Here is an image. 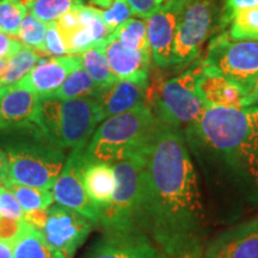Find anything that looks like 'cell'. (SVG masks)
I'll return each instance as SVG.
<instances>
[{"label":"cell","instance_id":"cell-36","mask_svg":"<svg viewBox=\"0 0 258 258\" xmlns=\"http://www.w3.org/2000/svg\"><path fill=\"white\" fill-rule=\"evenodd\" d=\"M135 16L146 19L153 15L166 0H127Z\"/></svg>","mask_w":258,"mask_h":258},{"label":"cell","instance_id":"cell-7","mask_svg":"<svg viewBox=\"0 0 258 258\" xmlns=\"http://www.w3.org/2000/svg\"><path fill=\"white\" fill-rule=\"evenodd\" d=\"M144 151L112 164L117 188L111 201L102 207L99 226L103 232L139 227L144 184Z\"/></svg>","mask_w":258,"mask_h":258},{"label":"cell","instance_id":"cell-6","mask_svg":"<svg viewBox=\"0 0 258 258\" xmlns=\"http://www.w3.org/2000/svg\"><path fill=\"white\" fill-rule=\"evenodd\" d=\"M200 61L188 70L167 80L148 88L146 104L160 121L184 129L196 123L206 110L205 103L198 90L201 73Z\"/></svg>","mask_w":258,"mask_h":258},{"label":"cell","instance_id":"cell-16","mask_svg":"<svg viewBox=\"0 0 258 258\" xmlns=\"http://www.w3.org/2000/svg\"><path fill=\"white\" fill-rule=\"evenodd\" d=\"M40 96L21 82L0 88V131L36 124Z\"/></svg>","mask_w":258,"mask_h":258},{"label":"cell","instance_id":"cell-3","mask_svg":"<svg viewBox=\"0 0 258 258\" xmlns=\"http://www.w3.org/2000/svg\"><path fill=\"white\" fill-rule=\"evenodd\" d=\"M0 148L8 157L9 182L34 188L53 189L67 160L37 124L0 131Z\"/></svg>","mask_w":258,"mask_h":258},{"label":"cell","instance_id":"cell-39","mask_svg":"<svg viewBox=\"0 0 258 258\" xmlns=\"http://www.w3.org/2000/svg\"><path fill=\"white\" fill-rule=\"evenodd\" d=\"M257 104H258V77L250 91L243 97L241 106H243V108H247V106H253Z\"/></svg>","mask_w":258,"mask_h":258},{"label":"cell","instance_id":"cell-23","mask_svg":"<svg viewBox=\"0 0 258 258\" xmlns=\"http://www.w3.org/2000/svg\"><path fill=\"white\" fill-rule=\"evenodd\" d=\"M42 57H44V55L23 44V47L6 62L4 72L0 74V88L21 82L31 72Z\"/></svg>","mask_w":258,"mask_h":258},{"label":"cell","instance_id":"cell-10","mask_svg":"<svg viewBox=\"0 0 258 258\" xmlns=\"http://www.w3.org/2000/svg\"><path fill=\"white\" fill-rule=\"evenodd\" d=\"M67 54L79 55L106 40L112 32L102 18V11L79 5L55 22Z\"/></svg>","mask_w":258,"mask_h":258},{"label":"cell","instance_id":"cell-35","mask_svg":"<svg viewBox=\"0 0 258 258\" xmlns=\"http://www.w3.org/2000/svg\"><path fill=\"white\" fill-rule=\"evenodd\" d=\"M258 8V0H225L224 8L220 14V22H219V29L224 30L228 27L230 21L235 12L243 9Z\"/></svg>","mask_w":258,"mask_h":258},{"label":"cell","instance_id":"cell-2","mask_svg":"<svg viewBox=\"0 0 258 258\" xmlns=\"http://www.w3.org/2000/svg\"><path fill=\"white\" fill-rule=\"evenodd\" d=\"M183 133L201 169L207 213L215 221L231 224L258 207V105L207 106Z\"/></svg>","mask_w":258,"mask_h":258},{"label":"cell","instance_id":"cell-1","mask_svg":"<svg viewBox=\"0 0 258 258\" xmlns=\"http://www.w3.org/2000/svg\"><path fill=\"white\" fill-rule=\"evenodd\" d=\"M138 226L169 258H201L207 211L183 129L158 118L144 151Z\"/></svg>","mask_w":258,"mask_h":258},{"label":"cell","instance_id":"cell-29","mask_svg":"<svg viewBox=\"0 0 258 258\" xmlns=\"http://www.w3.org/2000/svg\"><path fill=\"white\" fill-rule=\"evenodd\" d=\"M47 23L35 17L34 15L28 14L22 22L18 31V40L24 46L30 47L31 49L38 51L46 56L44 53V37H46Z\"/></svg>","mask_w":258,"mask_h":258},{"label":"cell","instance_id":"cell-15","mask_svg":"<svg viewBox=\"0 0 258 258\" xmlns=\"http://www.w3.org/2000/svg\"><path fill=\"white\" fill-rule=\"evenodd\" d=\"M201 258H258V217L213 237L206 243Z\"/></svg>","mask_w":258,"mask_h":258},{"label":"cell","instance_id":"cell-24","mask_svg":"<svg viewBox=\"0 0 258 258\" xmlns=\"http://www.w3.org/2000/svg\"><path fill=\"white\" fill-rule=\"evenodd\" d=\"M82 59L83 69L88 72L91 79L99 89L111 85L118 80L112 73L109 66L104 51L102 49L101 43L90 48L84 53L79 54Z\"/></svg>","mask_w":258,"mask_h":258},{"label":"cell","instance_id":"cell-43","mask_svg":"<svg viewBox=\"0 0 258 258\" xmlns=\"http://www.w3.org/2000/svg\"><path fill=\"white\" fill-rule=\"evenodd\" d=\"M34 2H35V0H19V3H21L22 5H24L27 9L29 8V5L32 4Z\"/></svg>","mask_w":258,"mask_h":258},{"label":"cell","instance_id":"cell-22","mask_svg":"<svg viewBox=\"0 0 258 258\" xmlns=\"http://www.w3.org/2000/svg\"><path fill=\"white\" fill-rule=\"evenodd\" d=\"M14 258H70L48 244L41 231L28 226L14 244Z\"/></svg>","mask_w":258,"mask_h":258},{"label":"cell","instance_id":"cell-12","mask_svg":"<svg viewBox=\"0 0 258 258\" xmlns=\"http://www.w3.org/2000/svg\"><path fill=\"white\" fill-rule=\"evenodd\" d=\"M85 148H73L67 157L66 164L53 186V195L59 205L80 213L93 225L98 226L101 211L86 194L82 178L83 153Z\"/></svg>","mask_w":258,"mask_h":258},{"label":"cell","instance_id":"cell-40","mask_svg":"<svg viewBox=\"0 0 258 258\" xmlns=\"http://www.w3.org/2000/svg\"><path fill=\"white\" fill-rule=\"evenodd\" d=\"M9 182L8 157L3 148H0V184L5 185Z\"/></svg>","mask_w":258,"mask_h":258},{"label":"cell","instance_id":"cell-26","mask_svg":"<svg viewBox=\"0 0 258 258\" xmlns=\"http://www.w3.org/2000/svg\"><path fill=\"white\" fill-rule=\"evenodd\" d=\"M5 186L16 196L24 213L36 209H48L54 201L53 191L50 190L22 185L14 182H8Z\"/></svg>","mask_w":258,"mask_h":258},{"label":"cell","instance_id":"cell-31","mask_svg":"<svg viewBox=\"0 0 258 258\" xmlns=\"http://www.w3.org/2000/svg\"><path fill=\"white\" fill-rule=\"evenodd\" d=\"M132 16H134V14L127 0H114L110 8L102 11L103 21L111 32L128 22Z\"/></svg>","mask_w":258,"mask_h":258},{"label":"cell","instance_id":"cell-28","mask_svg":"<svg viewBox=\"0 0 258 258\" xmlns=\"http://www.w3.org/2000/svg\"><path fill=\"white\" fill-rule=\"evenodd\" d=\"M83 4L84 0H35L29 5L28 10L44 23H50Z\"/></svg>","mask_w":258,"mask_h":258},{"label":"cell","instance_id":"cell-30","mask_svg":"<svg viewBox=\"0 0 258 258\" xmlns=\"http://www.w3.org/2000/svg\"><path fill=\"white\" fill-rule=\"evenodd\" d=\"M29 10L19 0H0V30L17 37Z\"/></svg>","mask_w":258,"mask_h":258},{"label":"cell","instance_id":"cell-25","mask_svg":"<svg viewBox=\"0 0 258 258\" xmlns=\"http://www.w3.org/2000/svg\"><path fill=\"white\" fill-rule=\"evenodd\" d=\"M98 89L99 88L91 79L88 72L83 69V66H80L69 74L62 85L53 95L47 97H54V98L62 99V101L88 98V97L95 96Z\"/></svg>","mask_w":258,"mask_h":258},{"label":"cell","instance_id":"cell-33","mask_svg":"<svg viewBox=\"0 0 258 258\" xmlns=\"http://www.w3.org/2000/svg\"><path fill=\"white\" fill-rule=\"evenodd\" d=\"M28 226L29 224L24 220L0 217V240L14 246L18 238L27 230Z\"/></svg>","mask_w":258,"mask_h":258},{"label":"cell","instance_id":"cell-11","mask_svg":"<svg viewBox=\"0 0 258 258\" xmlns=\"http://www.w3.org/2000/svg\"><path fill=\"white\" fill-rule=\"evenodd\" d=\"M93 226L80 213L57 203L48 208V220L41 232L48 244L72 258L88 239Z\"/></svg>","mask_w":258,"mask_h":258},{"label":"cell","instance_id":"cell-18","mask_svg":"<svg viewBox=\"0 0 258 258\" xmlns=\"http://www.w3.org/2000/svg\"><path fill=\"white\" fill-rule=\"evenodd\" d=\"M148 86L131 80H116L111 85L98 89L92 98L98 105L104 121L145 104Z\"/></svg>","mask_w":258,"mask_h":258},{"label":"cell","instance_id":"cell-20","mask_svg":"<svg viewBox=\"0 0 258 258\" xmlns=\"http://www.w3.org/2000/svg\"><path fill=\"white\" fill-rule=\"evenodd\" d=\"M198 90L203 103L209 108H243L241 101L244 92L241 89L214 71L201 70L198 79Z\"/></svg>","mask_w":258,"mask_h":258},{"label":"cell","instance_id":"cell-37","mask_svg":"<svg viewBox=\"0 0 258 258\" xmlns=\"http://www.w3.org/2000/svg\"><path fill=\"white\" fill-rule=\"evenodd\" d=\"M22 47H23V43L21 41L0 30V59L9 60Z\"/></svg>","mask_w":258,"mask_h":258},{"label":"cell","instance_id":"cell-32","mask_svg":"<svg viewBox=\"0 0 258 258\" xmlns=\"http://www.w3.org/2000/svg\"><path fill=\"white\" fill-rule=\"evenodd\" d=\"M0 217L23 220L24 211L18 200L5 185L0 184Z\"/></svg>","mask_w":258,"mask_h":258},{"label":"cell","instance_id":"cell-19","mask_svg":"<svg viewBox=\"0 0 258 258\" xmlns=\"http://www.w3.org/2000/svg\"><path fill=\"white\" fill-rule=\"evenodd\" d=\"M82 66L80 55L42 57L22 84L34 90L40 97L53 95L62 85L71 72Z\"/></svg>","mask_w":258,"mask_h":258},{"label":"cell","instance_id":"cell-38","mask_svg":"<svg viewBox=\"0 0 258 258\" xmlns=\"http://www.w3.org/2000/svg\"><path fill=\"white\" fill-rule=\"evenodd\" d=\"M23 220L28 222L31 227L42 231L48 220V209H36V211L24 213Z\"/></svg>","mask_w":258,"mask_h":258},{"label":"cell","instance_id":"cell-4","mask_svg":"<svg viewBox=\"0 0 258 258\" xmlns=\"http://www.w3.org/2000/svg\"><path fill=\"white\" fill-rule=\"evenodd\" d=\"M157 116L146 103L106 118L97 127L83 153V164L116 161L141 152L157 125Z\"/></svg>","mask_w":258,"mask_h":258},{"label":"cell","instance_id":"cell-34","mask_svg":"<svg viewBox=\"0 0 258 258\" xmlns=\"http://www.w3.org/2000/svg\"><path fill=\"white\" fill-rule=\"evenodd\" d=\"M44 53H46V55L51 57L69 55L66 48L63 46L62 38L57 31L55 22L47 23L46 37H44Z\"/></svg>","mask_w":258,"mask_h":258},{"label":"cell","instance_id":"cell-9","mask_svg":"<svg viewBox=\"0 0 258 258\" xmlns=\"http://www.w3.org/2000/svg\"><path fill=\"white\" fill-rule=\"evenodd\" d=\"M220 14L215 0H188L177 25L171 67L183 69L199 59L203 44L219 28Z\"/></svg>","mask_w":258,"mask_h":258},{"label":"cell","instance_id":"cell-21","mask_svg":"<svg viewBox=\"0 0 258 258\" xmlns=\"http://www.w3.org/2000/svg\"><path fill=\"white\" fill-rule=\"evenodd\" d=\"M82 178L86 194L99 209L110 203L117 188V178L112 165L105 163L83 164Z\"/></svg>","mask_w":258,"mask_h":258},{"label":"cell","instance_id":"cell-41","mask_svg":"<svg viewBox=\"0 0 258 258\" xmlns=\"http://www.w3.org/2000/svg\"><path fill=\"white\" fill-rule=\"evenodd\" d=\"M0 258H14V246L0 240Z\"/></svg>","mask_w":258,"mask_h":258},{"label":"cell","instance_id":"cell-17","mask_svg":"<svg viewBox=\"0 0 258 258\" xmlns=\"http://www.w3.org/2000/svg\"><path fill=\"white\" fill-rule=\"evenodd\" d=\"M101 46L116 78L148 85L152 62L151 53L127 49L114 34L101 42Z\"/></svg>","mask_w":258,"mask_h":258},{"label":"cell","instance_id":"cell-13","mask_svg":"<svg viewBox=\"0 0 258 258\" xmlns=\"http://www.w3.org/2000/svg\"><path fill=\"white\" fill-rule=\"evenodd\" d=\"M84 258H169L139 227L109 231L90 247Z\"/></svg>","mask_w":258,"mask_h":258},{"label":"cell","instance_id":"cell-42","mask_svg":"<svg viewBox=\"0 0 258 258\" xmlns=\"http://www.w3.org/2000/svg\"><path fill=\"white\" fill-rule=\"evenodd\" d=\"M114 3V0H90V4L101 9H109Z\"/></svg>","mask_w":258,"mask_h":258},{"label":"cell","instance_id":"cell-14","mask_svg":"<svg viewBox=\"0 0 258 258\" xmlns=\"http://www.w3.org/2000/svg\"><path fill=\"white\" fill-rule=\"evenodd\" d=\"M186 3L188 0H166L153 15L145 19L151 56L158 69L166 70L171 67L177 25Z\"/></svg>","mask_w":258,"mask_h":258},{"label":"cell","instance_id":"cell-5","mask_svg":"<svg viewBox=\"0 0 258 258\" xmlns=\"http://www.w3.org/2000/svg\"><path fill=\"white\" fill-rule=\"evenodd\" d=\"M102 122L98 105L92 97L67 101L40 97L37 127L62 150L88 146Z\"/></svg>","mask_w":258,"mask_h":258},{"label":"cell","instance_id":"cell-8","mask_svg":"<svg viewBox=\"0 0 258 258\" xmlns=\"http://www.w3.org/2000/svg\"><path fill=\"white\" fill-rule=\"evenodd\" d=\"M200 63L237 84L245 96L258 77V41L234 40L227 30L222 31L209 42Z\"/></svg>","mask_w":258,"mask_h":258},{"label":"cell","instance_id":"cell-27","mask_svg":"<svg viewBox=\"0 0 258 258\" xmlns=\"http://www.w3.org/2000/svg\"><path fill=\"white\" fill-rule=\"evenodd\" d=\"M117 40L129 50L151 53L147 36V24L145 19L131 18L112 32Z\"/></svg>","mask_w":258,"mask_h":258}]
</instances>
